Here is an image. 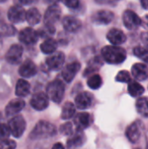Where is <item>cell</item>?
Returning a JSON list of instances; mask_svg holds the SVG:
<instances>
[{"mask_svg": "<svg viewBox=\"0 0 148 149\" xmlns=\"http://www.w3.org/2000/svg\"><path fill=\"white\" fill-rule=\"evenodd\" d=\"M58 47V43L55 39L51 38H46L41 45H40V49L43 53L44 54H52L56 52Z\"/></svg>", "mask_w": 148, "mask_h": 149, "instance_id": "cell-24", "label": "cell"}, {"mask_svg": "<svg viewBox=\"0 0 148 149\" xmlns=\"http://www.w3.org/2000/svg\"><path fill=\"white\" fill-rule=\"evenodd\" d=\"M23 47L20 45H12L7 51L5 55V59L8 63L12 65H17L20 63L23 56Z\"/></svg>", "mask_w": 148, "mask_h": 149, "instance_id": "cell-10", "label": "cell"}, {"mask_svg": "<svg viewBox=\"0 0 148 149\" xmlns=\"http://www.w3.org/2000/svg\"><path fill=\"white\" fill-rule=\"evenodd\" d=\"M61 17V9L58 4H51L45 10L44 16V22L46 25H52L59 20Z\"/></svg>", "mask_w": 148, "mask_h": 149, "instance_id": "cell-6", "label": "cell"}, {"mask_svg": "<svg viewBox=\"0 0 148 149\" xmlns=\"http://www.w3.org/2000/svg\"><path fill=\"white\" fill-rule=\"evenodd\" d=\"M31 106L37 111H43L49 106V97L44 93H37L31 99Z\"/></svg>", "mask_w": 148, "mask_h": 149, "instance_id": "cell-11", "label": "cell"}, {"mask_svg": "<svg viewBox=\"0 0 148 149\" xmlns=\"http://www.w3.org/2000/svg\"><path fill=\"white\" fill-rule=\"evenodd\" d=\"M103 84V80L100 75L99 74H92L87 79V85L91 89L97 90L101 87Z\"/></svg>", "mask_w": 148, "mask_h": 149, "instance_id": "cell-29", "label": "cell"}, {"mask_svg": "<svg viewBox=\"0 0 148 149\" xmlns=\"http://www.w3.org/2000/svg\"><path fill=\"white\" fill-rule=\"evenodd\" d=\"M80 68H81V65L78 61H74L66 65L62 70V77L64 80L66 81L67 83L72 82L75 78L76 74L80 70Z\"/></svg>", "mask_w": 148, "mask_h": 149, "instance_id": "cell-12", "label": "cell"}, {"mask_svg": "<svg viewBox=\"0 0 148 149\" xmlns=\"http://www.w3.org/2000/svg\"><path fill=\"white\" fill-rule=\"evenodd\" d=\"M57 133V129L54 125L48 121L41 120L37 123L32 131L30 134V139L40 140L53 137Z\"/></svg>", "mask_w": 148, "mask_h": 149, "instance_id": "cell-2", "label": "cell"}, {"mask_svg": "<svg viewBox=\"0 0 148 149\" xmlns=\"http://www.w3.org/2000/svg\"><path fill=\"white\" fill-rule=\"evenodd\" d=\"M25 19L31 25H35L40 22L41 14L37 8H31L26 11V18Z\"/></svg>", "mask_w": 148, "mask_h": 149, "instance_id": "cell-26", "label": "cell"}, {"mask_svg": "<svg viewBox=\"0 0 148 149\" xmlns=\"http://www.w3.org/2000/svg\"><path fill=\"white\" fill-rule=\"evenodd\" d=\"M25 106V102L22 99H14L10 101L5 107V114L8 117L15 116L23 110Z\"/></svg>", "mask_w": 148, "mask_h": 149, "instance_id": "cell-15", "label": "cell"}, {"mask_svg": "<svg viewBox=\"0 0 148 149\" xmlns=\"http://www.w3.org/2000/svg\"><path fill=\"white\" fill-rule=\"evenodd\" d=\"M132 74L139 81H145L148 78V68L143 63H137L132 66Z\"/></svg>", "mask_w": 148, "mask_h": 149, "instance_id": "cell-20", "label": "cell"}, {"mask_svg": "<svg viewBox=\"0 0 148 149\" xmlns=\"http://www.w3.org/2000/svg\"><path fill=\"white\" fill-rule=\"evenodd\" d=\"M92 103V96L88 92L79 93L75 98V106L78 109L85 110L91 107Z\"/></svg>", "mask_w": 148, "mask_h": 149, "instance_id": "cell-17", "label": "cell"}, {"mask_svg": "<svg viewBox=\"0 0 148 149\" xmlns=\"http://www.w3.org/2000/svg\"><path fill=\"white\" fill-rule=\"evenodd\" d=\"M18 73L24 78H31L37 73V66L31 60L27 59L20 65Z\"/></svg>", "mask_w": 148, "mask_h": 149, "instance_id": "cell-19", "label": "cell"}, {"mask_svg": "<svg viewBox=\"0 0 148 149\" xmlns=\"http://www.w3.org/2000/svg\"><path fill=\"white\" fill-rule=\"evenodd\" d=\"M59 132L63 135L66 136H71L73 134V128H72V124L71 122H66L63 125L60 126L59 127Z\"/></svg>", "mask_w": 148, "mask_h": 149, "instance_id": "cell-34", "label": "cell"}, {"mask_svg": "<svg viewBox=\"0 0 148 149\" xmlns=\"http://www.w3.org/2000/svg\"><path fill=\"white\" fill-rule=\"evenodd\" d=\"M85 142V135L80 129H77L72 135L67 140L66 147L67 149H78L81 148Z\"/></svg>", "mask_w": 148, "mask_h": 149, "instance_id": "cell-16", "label": "cell"}, {"mask_svg": "<svg viewBox=\"0 0 148 149\" xmlns=\"http://www.w3.org/2000/svg\"><path fill=\"white\" fill-rule=\"evenodd\" d=\"M140 129V125L138 122H133L127 127L126 131V135L129 141H131L132 143H136L140 140L141 135Z\"/></svg>", "mask_w": 148, "mask_h": 149, "instance_id": "cell-21", "label": "cell"}, {"mask_svg": "<svg viewBox=\"0 0 148 149\" xmlns=\"http://www.w3.org/2000/svg\"><path fill=\"white\" fill-rule=\"evenodd\" d=\"M7 16L11 23L18 24L26 18V11L21 5H14L9 9Z\"/></svg>", "mask_w": 148, "mask_h": 149, "instance_id": "cell-13", "label": "cell"}, {"mask_svg": "<svg viewBox=\"0 0 148 149\" xmlns=\"http://www.w3.org/2000/svg\"><path fill=\"white\" fill-rule=\"evenodd\" d=\"M142 39H143V41L145 42V44H146V45H147V48H148V33H143Z\"/></svg>", "mask_w": 148, "mask_h": 149, "instance_id": "cell-40", "label": "cell"}, {"mask_svg": "<svg viewBox=\"0 0 148 149\" xmlns=\"http://www.w3.org/2000/svg\"><path fill=\"white\" fill-rule=\"evenodd\" d=\"M115 79L116 81L121 82V83H129L132 80L131 75L127 71H120V72H118Z\"/></svg>", "mask_w": 148, "mask_h": 149, "instance_id": "cell-33", "label": "cell"}, {"mask_svg": "<svg viewBox=\"0 0 148 149\" xmlns=\"http://www.w3.org/2000/svg\"><path fill=\"white\" fill-rule=\"evenodd\" d=\"M106 38L112 45H120L126 42V36L121 30L117 29V28H113L107 32Z\"/></svg>", "mask_w": 148, "mask_h": 149, "instance_id": "cell-14", "label": "cell"}, {"mask_svg": "<svg viewBox=\"0 0 148 149\" xmlns=\"http://www.w3.org/2000/svg\"><path fill=\"white\" fill-rule=\"evenodd\" d=\"M128 93L132 97H140L145 92V88L137 81L131 80L128 83Z\"/></svg>", "mask_w": 148, "mask_h": 149, "instance_id": "cell-25", "label": "cell"}, {"mask_svg": "<svg viewBox=\"0 0 148 149\" xmlns=\"http://www.w3.org/2000/svg\"><path fill=\"white\" fill-rule=\"evenodd\" d=\"M65 54L61 52H57L52 53L51 56H49L46 58V65L50 70L52 71H58L60 70L65 63Z\"/></svg>", "mask_w": 148, "mask_h": 149, "instance_id": "cell-8", "label": "cell"}, {"mask_svg": "<svg viewBox=\"0 0 148 149\" xmlns=\"http://www.w3.org/2000/svg\"><path fill=\"white\" fill-rule=\"evenodd\" d=\"M46 94L51 101L55 103H60L65 95L64 83L59 79L51 81L46 87Z\"/></svg>", "mask_w": 148, "mask_h": 149, "instance_id": "cell-3", "label": "cell"}, {"mask_svg": "<svg viewBox=\"0 0 148 149\" xmlns=\"http://www.w3.org/2000/svg\"><path fill=\"white\" fill-rule=\"evenodd\" d=\"M99 65H100V62H99V59H97V58H96V59H94V60L92 61V63H90V64H89V65L87 66V68L85 69V72H84V76L90 75L92 72H93L97 71V70L99 69Z\"/></svg>", "mask_w": 148, "mask_h": 149, "instance_id": "cell-35", "label": "cell"}, {"mask_svg": "<svg viewBox=\"0 0 148 149\" xmlns=\"http://www.w3.org/2000/svg\"><path fill=\"white\" fill-rule=\"evenodd\" d=\"M51 149H65V148L61 143H56Z\"/></svg>", "mask_w": 148, "mask_h": 149, "instance_id": "cell-42", "label": "cell"}, {"mask_svg": "<svg viewBox=\"0 0 148 149\" xmlns=\"http://www.w3.org/2000/svg\"><path fill=\"white\" fill-rule=\"evenodd\" d=\"M71 9H77L79 6V0H58Z\"/></svg>", "mask_w": 148, "mask_h": 149, "instance_id": "cell-38", "label": "cell"}, {"mask_svg": "<svg viewBox=\"0 0 148 149\" xmlns=\"http://www.w3.org/2000/svg\"><path fill=\"white\" fill-rule=\"evenodd\" d=\"M6 0H0V3H3V2H5Z\"/></svg>", "mask_w": 148, "mask_h": 149, "instance_id": "cell-43", "label": "cell"}, {"mask_svg": "<svg viewBox=\"0 0 148 149\" xmlns=\"http://www.w3.org/2000/svg\"><path fill=\"white\" fill-rule=\"evenodd\" d=\"M91 123L92 118L88 113H79L74 118V124L77 127V129H85L90 127Z\"/></svg>", "mask_w": 148, "mask_h": 149, "instance_id": "cell-22", "label": "cell"}, {"mask_svg": "<svg viewBox=\"0 0 148 149\" xmlns=\"http://www.w3.org/2000/svg\"><path fill=\"white\" fill-rule=\"evenodd\" d=\"M34 0H16L17 3H18L19 4H23V5H28L31 4Z\"/></svg>", "mask_w": 148, "mask_h": 149, "instance_id": "cell-39", "label": "cell"}, {"mask_svg": "<svg viewBox=\"0 0 148 149\" xmlns=\"http://www.w3.org/2000/svg\"><path fill=\"white\" fill-rule=\"evenodd\" d=\"M133 54L140 58L145 63H148V48L147 47H141V46H136L133 49Z\"/></svg>", "mask_w": 148, "mask_h": 149, "instance_id": "cell-30", "label": "cell"}, {"mask_svg": "<svg viewBox=\"0 0 148 149\" xmlns=\"http://www.w3.org/2000/svg\"><path fill=\"white\" fill-rule=\"evenodd\" d=\"M76 113V106L72 102H66L62 109L61 119L62 120H70Z\"/></svg>", "mask_w": 148, "mask_h": 149, "instance_id": "cell-27", "label": "cell"}, {"mask_svg": "<svg viewBox=\"0 0 148 149\" xmlns=\"http://www.w3.org/2000/svg\"><path fill=\"white\" fill-rule=\"evenodd\" d=\"M104 60L111 65H119L126 59V52L120 45H106L101 50Z\"/></svg>", "mask_w": 148, "mask_h": 149, "instance_id": "cell-1", "label": "cell"}, {"mask_svg": "<svg viewBox=\"0 0 148 149\" xmlns=\"http://www.w3.org/2000/svg\"><path fill=\"white\" fill-rule=\"evenodd\" d=\"M39 38L38 32L31 27H27L22 30L18 34V39L24 45H35Z\"/></svg>", "mask_w": 148, "mask_h": 149, "instance_id": "cell-7", "label": "cell"}, {"mask_svg": "<svg viewBox=\"0 0 148 149\" xmlns=\"http://www.w3.org/2000/svg\"><path fill=\"white\" fill-rule=\"evenodd\" d=\"M11 134L15 138H20L26 128V122L23 116L21 115H15L13 116L8 123Z\"/></svg>", "mask_w": 148, "mask_h": 149, "instance_id": "cell-4", "label": "cell"}, {"mask_svg": "<svg viewBox=\"0 0 148 149\" xmlns=\"http://www.w3.org/2000/svg\"><path fill=\"white\" fill-rule=\"evenodd\" d=\"M38 32L39 37H41V38H48V37H50V36L54 34L55 28L52 25H46V24H44V26L42 29H40L39 31H38Z\"/></svg>", "mask_w": 148, "mask_h": 149, "instance_id": "cell-32", "label": "cell"}, {"mask_svg": "<svg viewBox=\"0 0 148 149\" xmlns=\"http://www.w3.org/2000/svg\"><path fill=\"white\" fill-rule=\"evenodd\" d=\"M10 134H11V133H10L9 126L1 123L0 124V141L9 139V136Z\"/></svg>", "mask_w": 148, "mask_h": 149, "instance_id": "cell-36", "label": "cell"}, {"mask_svg": "<svg viewBox=\"0 0 148 149\" xmlns=\"http://www.w3.org/2000/svg\"><path fill=\"white\" fill-rule=\"evenodd\" d=\"M16 147H17L16 142L10 139L0 141V149H15Z\"/></svg>", "mask_w": 148, "mask_h": 149, "instance_id": "cell-37", "label": "cell"}, {"mask_svg": "<svg viewBox=\"0 0 148 149\" xmlns=\"http://www.w3.org/2000/svg\"><path fill=\"white\" fill-rule=\"evenodd\" d=\"M62 24H63L64 28L69 32H76L82 26L81 21L73 16L64 17V18L62 20Z\"/></svg>", "mask_w": 148, "mask_h": 149, "instance_id": "cell-18", "label": "cell"}, {"mask_svg": "<svg viewBox=\"0 0 148 149\" xmlns=\"http://www.w3.org/2000/svg\"><path fill=\"white\" fill-rule=\"evenodd\" d=\"M123 24L128 30L137 29L142 24V19L133 10H126L123 13Z\"/></svg>", "mask_w": 148, "mask_h": 149, "instance_id": "cell-5", "label": "cell"}, {"mask_svg": "<svg viewBox=\"0 0 148 149\" xmlns=\"http://www.w3.org/2000/svg\"><path fill=\"white\" fill-rule=\"evenodd\" d=\"M136 109L143 117L148 118V99L145 97L139 98L136 101Z\"/></svg>", "mask_w": 148, "mask_h": 149, "instance_id": "cell-28", "label": "cell"}, {"mask_svg": "<svg viewBox=\"0 0 148 149\" xmlns=\"http://www.w3.org/2000/svg\"><path fill=\"white\" fill-rule=\"evenodd\" d=\"M114 18V14L111 10H100L96 11L92 17V21L95 24L99 25H106L109 24L113 19Z\"/></svg>", "mask_w": 148, "mask_h": 149, "instance_id": "cell-9", "label": "cell"}, {"mask_svg": "<svg viewBox=\"0 0 148 149\" xmlns=\"http://www.w3.org/2000/svg\"><path fill=\"white\" fill-rule=\"evenodd\" d=\"M140 3L144 9L148 10V0H140Z\"/></svg>", "mask_w": 148, "mask_h": 149, "instance_id": "cell-41", "label": "cell"}, {"mask_svg": "<svg viewBox=\"0 0 148 149\" xmlns=\"http://www.w3.org/2000/svg\"><path fill=\"white\" fill-rule=\"evenodd\" d=\"M30 91H31V86L28 81L23 79L17 80L15 89V93L17 97L20 98L26 97L30 93Z\"/></svg>", "mask_w": 148, "mask_h": 149, "instance_id": "cell-23", "label": "cell"}, {"mask_svg": "<svg viewBox=\"0 0 148 149\" xmlns=\"http://www.w3.org/2000/svg\"><path fill=\"white\" fill-rule=\"evenodd\" d=\"M17 31L14 26L7 24H0V35L1 36H13L16 34Z\"/></svg>", "mask_w": 148, "mask_h": 149, "instance_id": "cell-31", "label": "cell"}]
</instances>
